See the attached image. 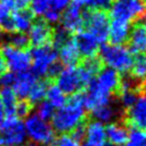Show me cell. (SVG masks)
<instances>
[{
	"instance_id": "obj_45",
	"label": "cell",
	"mask_w": 146,
	"mask_h": 146,
	"mask_svg": "<svg viewBox=\"0 0 146 146\" xmlns=\"http://www.w3.org/2000/svg\"><path fill=\"white\" fill-rule=\"evenodd\" d=\"M145 130H146V127H145ZM145 132H146V131H145Z\"/></svg>"
},
{
	"instance_id": "obj_17",
	"label": "cell",
	"mask_w": 146,
	"mask_h": 146,
	"mask_svg": "<svg viewBox=\"0 0 146 146\" xmlns=\"http://www.w3.org/2000/svg\"><path fill=\"white\" fill-rule=\"evenodd\" d=\"M129 50L132 54H145L146 53V29L142 24H135L130 30L128 38Z\"/></svg>"
},
{
	"instance_id": "obj_12",
	"label": "cell",
	"mask_w": 146,
	"mask_h": 146,
	"mask_svg": "<svg viewBox=\"0 0 146 146\" xmlns=\"http://www.w3.org/2000/svg\"><path fill=\"white\" fill-rule=\"evenodd\" d=\"M123 123L126 127L145 129L146 127V92H141L134 104L127 109Z\"/></svg>"
},
{
	"instance_id": "obj_43",
	"label": "cell",
	"mask_w": 146,
	"mask_h": 146,
	"mask_svg": "<svg viewBox=\"0 0 146 146\" xmlns=\"http://www.w3.org/2000/svg\"><path fill=\"white\" fill-rule=\"evenodd\" d=\"M82 146H90V145H89V144H87V143H85V144H83Z\"/></svg>"
},
{
	"instance_id": "obj_1",
	"label": "cell",
	"mask_w": 146,
	"mask_h": 146,
	"mask_svg": "<svg viewBox=\"0 0 146 146\" xmlns=\"http://www.w3.org/2000/svg\"><path fill=\"white\" fill-rule=\"evenodd\" d=\"M84 97L85 90H82L72 94L67 98L66 104L55 112L50 119L54 130L59 133H68L86 120Z\"/></svg>"
},
{
	"instance_id": "obj_27",
	"label": "cell",
	"mask_w": 146,
	"mask_h": 146,
	"mask_svg": "<svg viewBox=\"0 0 146 146\" xmlns=\"http://www.w3.org/2000/svg\"><path fill=\"white\" fill-rule=\"evenodd\" d=\"M139 95H140V92H137V90L129 89V90L119 91L117 96H119V98H120V102H121L123 106L127 110L134 104V102L137 101Z\"/></svg>"
},
{
	"instance_id": "obj_40",
	"label": "cell",
	"mask_w": 146,
	"mask_h": 146,
	"mask_svg": "<svg viewBox=\"0 0 146 146\" xmlns=\"http://www.w3.org/2000/svg\"><path fill=\"white\" fill-rule=\"evenodd\" d=\"M23 146H38L36 144H35L33 142H28L26 145H23Z\"/></svg>"
},
{
	"instance_id": "obj_16",
	"label": "cell",
	"mask_w": 146,
	"mask_h": 146,
	"mask_svg": "<svg viewBox=\"0 0 146 146\" xmlns=\"http://www.w3.org/2000/svg\"><path fill=\"white\" fill-rule=\"evenodd\" d=\"M130 30H131L130 23L118 19H112L110 22L108 40H110L111 44L123 45L125 42L128 41Z\"/></svg>"
},
{
	"instance_id": "obj_19",
	"label": "cell",
	"mask_w": 146,
	"mask_h": 146,
	"mask_svg": "<svg viewBox=\"0 0 146 146\" xmlns=\"http://www.w3.org/2000/svg\"><path fill=\"white\" fill-rule=\"evenodd\" d=\"M105 134L110 143L115 146H121L128 141L127 127L120 123H109L105 127Z\"/></svg>"
},
{
	"instance_id": "obj_18",
	"label": "cell",
	"mask_w": 146,
	"mask_h": 146,
	"mask_svg": "<svg viewBox=\"0 0 146 146\" xmlns=\"http://www.w3.org/2000/svg\"><path fill=\"white\" fill-rule=\"evenodd\" d=\"M87 144L90 146H102L106 142L105 127L102 123L92 120L86 123Z\"/></svg>"
},
{
	"instance_id": "obj_20",
	"label": "cell",
	"mask_w": 146,
	"mask_h": 146,
	"mask_svg": "<svg viewBox=\"0 0 146 146\" xmlns=\"http://www.w3.org/2000/svg\"><path fill=\"white\" fill-rule=\"evenodd\" d=\"M35 14L30 9L18 10L12 12L14 27L16 32H27L35 19Z\"/></svg>"
},
{
	"instance_id": "obj_34",
	"label": "cell",
	"mask_w": 146,
	"mask_h": 146,
	"mask_svg": "<svg viewBox=\"0 0 146 146\" xmlns=\"http://www.w3.org/2000/svg\"><path fill=\"white\" fill-rule=\"evenodd\" d=\"M70 1L71 0H52V5L50 8L61 14L70 5Z\"/></svg>"
},
{
	"instance_id": "obj_30",
	"label": "cell",
	"mask_w": 146,
	"mask_h": 146,
	"mask_svg": "<svg viewBox=\"0 0 146 146\" xmlns=\"http://www.w3.org/2000/svg\"><path fill=\"white\" fill-rule=\"evenodd\" d=\"M54 106L50 104L48 101H41V103L38 108V116L43 120H50L54 115Z\"/></svg>"
},
{
	"instance_id": "obj_46",
	"label": "cell",
	"mask_w": 146,
	"mask_h": 146,
	"mask_svg": "<svg viewBox=\"0 0 146 146\" xmlns=\"http://www.w3.org/2000/svg\"><path fill=\"white\" fill-rule=\"evenodd\" d=\"M145 1H146V0H145Z\"/></svg>"
},
{
	"instance_id": "obj_24",
	"label": "cell",
	"mask_w": 146,
	"mask_h": 146,
	"mask_svg": "<svg viewBox=\"0 0 146 146\" xmlns=\"http://www.w3.org/2000/svg\"><path fill=\"white\" fill-rule=\"evenodd\" d=\"M46 98H47V101L54 106L55 109L62 108L67 102V97L64 94V91L54 83H50L48 88H47Z\"/></svg>"
},
{
	"instance_id": "obj_33",
	"label": "cell",
	"mask_w": 146,
	"mask_h": 146,
	"mask_svg": "<svg viewBox=\"0 0 146 146\" xmlns=\"http://www.w3.org/2000/svg\"><path fill=\"white\" fill-rule=\"evenodd\" d=\"M70 132L71 133H69V134L72 137V139H74L78 143H81L85 139V135H86V121H83L80 125H78Z\"/></svg>"
},
{
	"instance_id": "obj_38",
	"label": "cell",
	"mask_w": 146,
	"mask_h": 146,
	"mask_svg": "<svg viewBox=\"0 0 146 146\" xmlns=\"http://www.w3.org/2000/svg\"><path fill=\"white\" fill-rule=\"evenodd\" d=\"M74 5H78L80 7H86L88 9L91 8V2L92 0H71Z\"/></svg>"
},
{
	"instance_id": "obj_44",
	"label": "cell",
	"mask_w": 146,
	"mask_h": 146,
	"mask_svg": "<svg viewBox=\"0 0 146 146\" xmlns=\"http://www.w3.org/2000/svg\"><path fill=\"white\" fill-rule=\"evenodd\" d=\"M145 89H146V82H145Z\"/></svg>"
},
{
	"instance_id": "obj_42",
	"label": "cell",
	"mask_w": 146,
	"mask_h": 146,
	"mask_svg": "<svg viewBox=\"0 0 146 146\" xmlns=\"http://www.w3.org/2000/svg\"><path fill=\"white\" fill-rule=\"evenodd\" d=\"M102 146H115V145H113V144H111L110 142H109V143H106V142H105V143H104V144H103Z\"/></svg>"
},
{
	"instance_id": "obj_41",
	"label": "cell",
	"mask_w": 146,
	"mask_h": 146,
	"mask_svg": "<svg viewBox=\"0 0 146 146\" xmlns=\"http://www.w3.org/2000/svg\"><path fill=\"white\" fill-rule=\"evenodd\" d=\"M141 24H142V25H143V27H144V28H145V29H146V17L144 18V21H143V23H141Z\"/></svg>"
},
{
	"instance_id": "obj_35",
	"label": "cell",
	"mask_w": 146,
	"mask_h": 146,
	"mask_svg": "<svg viewBox=\"0 0 146 146\" xmlns=\"http://www.w3.org/2000/svg\"><path fill=\"white\" fill-rule=\"evenodd\" d=\"M11 1L13 5L14 11L28 9V7L30 5V2H31V0H11Z\"/></svg>"
},
{
	"instance_id": "obj_22",
	"label": "cell",
	"mask_w": 146,
	"mask_h": 146,
	"mask_svg": "<svg viewBox=\"0 0 146 146\" xmlns=\"http://www.w3.org/2000/svg\"><path fill=\"white\" fill-rule=\"evenodd\" d=\"M50 84V82L47 81L46 78H44V80L43 78H38L35 82V84L32 85L30 91H29L28 100L30 101L33 105L43 101V99L46 97V91H47Z\"/></svg>"
},
{
	"instance_id": "obj_31",
	"label": "cell",
	"mask_w": 146,
	"mask_h": 146,
	"mask_svg": "<svg viewBox=\"0 0 146 146\" xmlns=\"http://www.w3.org/2000/svg\"><path fill=\"white\" fill-rule=\"evenodd\" d=\"M62 69H64V64L57 59L48 67V69H47V71L45 73V78L47 81H50V83H54V81L57 78V76L60 74V72L62 71Z\"/></svg>"
},
{
	"instance_id": "obj_5",
	"label": "cell",
	"mask_w": 146,
	"mask_h": 146,
	"mask_svg": "<svg viewBox=\"0 0 146 146\" xmlns=\"http://www.w3.org/2000/svg\"><path fill=\"white\" fill-rule=\"evenodd\" d=\"M26 137L24 123L17 116L5 117L0 125V146H18Z\"/></svg>"
},
{
	"instance_id": "obj_32",
	"label": "cell",
	"mask_w": 146,
	"mask_h": 146,
	"mask_svg": "<svg viewBox=\"0 0 146 146\" xmlns=\"http://www.w3.org/2000/svg\"><path fill=\"white\" fill-rule=\"evenodd\" d=\"M52 146H81L69 133H61L58 137H55Z\"/></svg>"
},
{
	"instance_id": "obj_39",
	"label": "cell",
	"mask_w": 146,
	"mask_h": 146,
	"mask_svg": "<svg viewBox=\"0 0 146 146\" xmlns=\"http://www.w3.org/2000/svg\"><path fill=\"white\" fill-rule=\"evenodd\" d=\"M3 119H5V109H3V104L0 99V125L3 121Z\"/></svg>"
},
{
	"instance_id": "obj_9",
	"label": "cell",
	"mask_w": 146,
	"mask_h": 146,
	"mask_svg": "<svg viewBox=\"0 0 146 146\" xmlns=\"http://www.w3.org/2000/svg\"><path fill=\"white\" fill-rule=\"evenodd\" d=\"M0 50L7 60L8 67L13 73L28 71L31 66V56L29 50H19L10 45L0 46Z\"/></svg>"
},
{
	"instance_id": "obj_26",
	"label": "cell",
	"mask_w": 146,
	"mask_h": 146,
	"mask_svg": "<svg viewBox=\"0 0 146 146\" xmlns=\"http://www.w3.org/2000/svg\"><path fill=\"white\" fill-rule=\"evenodd\" d=\"M126 146H146V132L140 128H130Z\"/></svg>"
},
{
	"instance_id": "obj_10",
	"label": "cell",
	"mask_w": 146,
	"mask_h": 146,
	"mask_svg": "<svg viewBox=\"0 0 146 146\" xmlns=\"http://www.w3.org/2000/svg\"><path fill=\"white\" fill-rule=\"evenodd\" d=\"M28 31H29L28 36L30 40V44L33 47L52 44L54 29L44 18L33 19Z\"/></svg>"
},
{
	"instance_id": "obj_6",
	"label": "cell",
	"mask_w": 146,
	"mask_h": 146,
	"mask_svg": "<svg viewBox=\"0 0 146 146\" xmlns=\"http://www.w3.org/2000/svg\"><path fill=\"white\" fill-rule=\"evenodd\" d=\"M25 129L31 142L39 145H52L55 140V132L50 123L41 119L38 115H32L28 117L25 123Z\"/></svg>"
},
{
	"instance_id": "obj_28",
	"label": "cell",
	"mask_w": 146,
	"mask_h": 146,
	"mask_svg": "<svg viewBox=\"0 0 146 146\" xmlns=\"http://www.w3.org/2000/svg\"><path fill=\"white\" fill-rule=\"evenodd\" d=\"M33 109H35V105L28 99H21L16 103V109H15L16 116L19 119L26 118L28 115L30 114V112H32Z\"/></svg>"
},
{
	"instance_id": "obj_15",
	"label": "cell",
	"mask_w": 146,
	"mask_h": 146,
	"mask_svg": "<svg viewBox=\"0 0 146 146\" xmlns=\"http://www.w3.org/2000/svg\"><path fill=\"white\" fill-rule=\"evenodd\" d=\"M38 78L31 71H25L15 74V80L12 85V89L15 95L19 99H26L29 95V91L31 89L32 85L35 84Z\"/></svg>"
},
{
	"instance_id": "obj_3",
	"label": "cell",
	"mask_w": 146,
	"mask_h": 146,
	"mask_svg": "<svg viewBox=\"0 0 146 146\" xmlns=\"http://www.w3.org/2000/svg\"><path fill=\"white\" fill-rule=\"evenodd\" d=\"M146 14L145 0H113L110 5V17L131 23Z\"/></svg>"
},
{
	"instance_id": "obj_23",
	"label": "cell",
	"mask_w": 146,
	"mask_h": 146,
	"mask_svg": "<svg viewBox=\"0 0 146 146\" xmlns=\"http://www.w3.org/2000/svg\"><path fill=\"white\" fill-rule=\"evenodd\" d=\"M130 71H131V78L137 80V82H146V53L137 54L133 57Z\"/></svg>"
},
{
	"instance_id": "obj_14",
	"label": "cell",
	"mask_w": 146,
	"mask_h": 146,
	"mask_svg": "<svg viewBox=\"0 0 146 146\" xmlns=\"http://www.w3.org/2000/svg\"><path fill=\"white\" fill-rule=\"evenodd\" d=\"M57 53L60 58V62L67 67L76 66L81 60V54L78 52L76 42L72 36H70L64 44L57 48Z\"/></svg>"
},
{
	"instance_id": "obj_25",
	"label": "cell",
	"mask_w": 146,
	"mask_h": 146,
	"mask_svg": "<svg viewBox=\"0 0 146 146\" xmlns=\"http://www.w3.org/2000/svg\"><path fill=\"white\" fill-rule=\"evenodd\" d=\"M115 115H116V111L114 110V108L110 105V103L97 106L94 110H91V117L96 121L102 123H110L115 117Z\"/></svg>"
},
{
	"instance_id": "obj_13",
	"label": "cell",
	"mask_w": 146,
	"mask_h": 146,
	"mask_svg": "<svg viewBox=\"0 0 146 146\" xmlns=\"http://www.w3.org/2000/svg\"><path fill=\"white\" fill-rule=\"evenodd\" d=\"M74 40L76 42L81 57H84V59L96 57L97 54L99 53L100 43L98 42L96 36H92L87 30H82L81 32L76 33Z\"/></svg>"
},
{
	"instance_id": "obj_29",
	"label": "cell",
	"mask_w": 146,
	"mask_h": 146,
	"mask_svg": "<svg viewBox=\"0 0 146 146\" xmlns=\"http://www.w3.org/2000/svg\"><path fill=\"white\" fill-rule=\"evenodd\" d=\"M52 5V0H31L30 10L35 16H43Z\"/></svg>"
},
{
	"instance_id": "obj_37",
	"label": "cell",
	"mask_w": 146,
	"mask_h": 146,
	"mask_svg": "<svg viewBox=\"0 0 146 146\" xmlns=\"http://www.w3.org/2000/svg\"><path fill=\"white\" fill-rule=\"evenodd\" d=\"M9 72V67L7 64V60H5V56L2 54V52L0 50V76L5 75V73Z\"/></svg>"
},
{
	"instance_id": "obj_4",
	"label": "cell",
	"mask_w": 146,
	"mask_h": 146,
	"mask_svg": "<svg viewBox=\"0 0 146 146\" xmlns=\"http://www.w3.org/2000/svg\"><path fill=\"white\" fill-rule=\"evenodd\" d=\"M84 27L90 32L100 44L108 41L110 27V16L103 9H88L83 11Z\"/></svg>"
},
{
	"instance_id": "obj_11",
	"label": "cell",
	"mask_w": 146,
	"mask_h": 146,
	"mask_svg": "<svg viewBox=\"0 0 146 146\" xmlns=\"http://www.w3.org/2000/svg\"><path fill=\"white\" fill-rule=\"evenodd\" d=\"M61 28L70 35H76L84 30V14L82 8L78 5H69L60 15Z\"/></svg>"
},
{
	"instance_id": "obj_2",
	"label": "cell",
	"mask_w": 146,
	"mask_h": 146,
	"mask_svg": "<svg viewBox=\"0 0 146 146\" xmlns=\"http://www.w3.org/2000/svg\"><path fill=\"white\" fill-rule=\"evenodd\" d=\"M99 55L102 64L118 73L123 74L131 69L133 54L123 45L103 43L99 48Z\"/></svg>"
},
{
	"instance_id": "obj_36",
	"label": "cell",
	"mask_w": 146,
	"mask_h": 146,
	"mask_svg": "<svg viewBox=\"0 0 146 146\" xmlns=\"http://www.w3.org/2000/svg\"><path fill=\"white\" fill-rule=\"evenodd\" d=\"M113 0H92L90 9H103L110 7Z\"/></svg>"
},
{
	"instance_id": "obj_7",
	"label": "cell",
	"mask_w": 146,
	"mask_h": 146,
	"mask_svg": "<svg viewBox=\"0 0 146 146\" xmlns=\"http://www.w3.org/2000/svg\"><path fill=\"white\" fill-rule=\"evenodd\" d=\"M29 53L31 56V72L38 78L45 76L48 67L58 58L57 50L53 46V44L32 47Z\"/></svg>"
},
{
	"instance_id": "obj_8",
	"label": "cell",
	"mask_w": 146,
	"mask_h": 146,
	"mask_svg": "<svg viewBox=\"0 0 146 146\" xmlns=\"http://www.w3.org/2000/svg\"><path fill=\"white\" fill-rule=\"evenodd\" d=\"M55 81L56 85L64 91V95H72L78 91L85 90L87 88L81 75L80 69L76 66L64 68Z\"/></svg>"
},
{
	"instance_id": "obj_21",
	"label": "cell",
	"mask_w": 146,
	"mask_h": 146,
	"mask_svg": "<svg viewBox=\"0 0 146 146\" xmlns=\"http://www.w3.org/2000/svg\"><path fill=\"white\" fill-rule=\"evenodd\" d=\"M0 99L5 109V117L16 116V103L17 97L11 86H2L0 89Z\"/></svg>"
}]
</instances>
